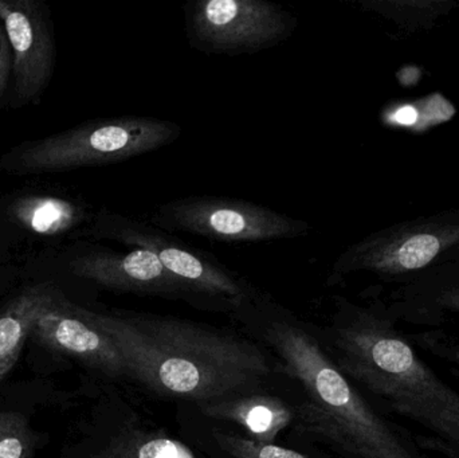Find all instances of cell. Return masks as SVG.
<instances>
[{
	"label": "cell",
	"instance_id": "cell-1",
	"mask_svg": "<svg viewBox=\"0 0 459 458\" xmlns=\"http://www.w3.org/2000/svg\"><path fill=\"white\" fill-rule=\"evenodd\" d=\"M86 312L117 350L126 374L158 393L215 400L251 386L270 371L255 347L191 323Z\"/></svg>",
	"mask_w": 459,
	"mask_h": 458
},
{
	"label": "cell",
	"instance_id": "cell-2",
	"mask_svg": "<svg viewBox=\"0 0 459 458\" xmlns=\"http://www.w3.org/2000/svg\"><path fill=\"white\" fill-rule=\"evenodd\" d=\"M337 330L342 367L391 411L430 435L437 451L459 458V392L439 378L399 330L387 304L345 307Z\"/></svg>",
	"mask_w": 459,
	"mask_h": 458
},
{
	"label": "cell",
	"instance_id": "cell-3",
	"mask_svg": "<svg viewBox=\"0 0 459 458\" xmlns=\"http://www.w3.org/2000/svg\"><path fill=\"white\" fill-rule=\"evenodd\" d=\"M288 370L301 382L321 429L355 458H423L326 357L316 339L288 323L267 330Z\"/></svg>",
	"mask_w": 459,
	"mask_h": 458
},
{
	"label": "cell",
	"instance_id": "cell-4",
	"mask_svg": "<svg viewBox=\"0 0 459 458\" xmlns=\"http://www.w3.org/2000/svg\"><path fill=\"white\" fill-rule=\"evenodd\" d=\"M180 134L178 124L150 116L101 118L29 143L2 164L16 174H39L121 163L172 144Z\"/></svg>",
	"mask_w": 459,
	"mask_h": 458
},
{
	"label": "cell",
	"instance_id": "cell-5",
	"mask_svg": "<svg viewBox=\"0 0 459 458\" xmlns=\"http://www.w3.org/2000/svg\"><path fill=\"white\" fill-rule=\"evenodd\" d=\"M459 249V209L388 226L348 246L336 277L368 274L395 287L444 263Z\"/></svg>",
	"mask_w": 459,
	"mask_h": 458
},
{
	"label": "cell",
	"instance_id": "cell-6",
	"mask_svg": "<svg viewBox=\"0 0 459 458\" xmlns=\"http://www.w3.org/2000/svg\"><path fill=\"white\" fill-rule=\"evenodd\" d=\"M150 223L169 231L204 237L226 244L294 239L307 236L305 220L267 209L243 199L191 195L158 207Z\"/></svg>",
	"mask_w": 459,
	"mask_h": 458
},
{
	"label": "cell",
	"instance_id": "cell-7",
	"mask_svg": "<svg viewBox=\"0 0 459 458\" xmlns=\"http://www.w3.org/2000/svg\"><path fill=\"white\" fill-rule=\"evenodd\" d=\"M185 21L190 45L220 56L274 48L299 26L293 13L267 0H194L185 5Z\"/></svg>",
	"mask_w": 459,
	"mask_h": 458
},
{
	"label": "cell",
	"instance_id": "cell-8",
	"mask_svg": "<svg viewBox=\"0 0 459 458\" xmlns=\"http://www.w3.org/2000/svg\"><path fill=\"white\" fill-rule=\"evenodd\" d=\"M99 234L129 249L153 253L161 265L188 290L212 298L243 301L246 284L214 257L183 242L174 233L126 215L107 212L100 217Z\"/></svg>",
	"mask_w": 459,
	"mask_h": 458
},
{
	"label": "cell",
	"instance_id": "cell-9",
	"mask_svg": "<svg viewBox=\"0 0 459 458\" xmlns=\"http://www.w3.org/2000/svg\"><path fill=\"white\" fill-rule=\"evenodd\" d=\"M0 21L13 51L19 104L37 102L50 81L56 46L45 4L35 0H0Z\"/></svg>",
	"mask_w": 459,
	"mask_h": 458
},
{
	"label": "cell",
	"instance_id": "cell-10",
	"mask_svg": "<svg viewBox=\"0 0 459 458\" xmlns=\"http://www.w3.org/2000/svg\"><path fill=\"white\" fill-rule=\"evenodd\" d=\"M30 336L48 351L74 358L109 376H128L117 350L91 322L86 309L61 295L38 316Z\"/></svg>",
	"mask_w": 459,
	"mask_h": 458
},
{
	"label": "cell",
	"instance_id": "cell-11",
	"mask_svg": "<svg viewBox=\"0 0 459 458\" xmlns=\"http://www.w3.org/2000/svg\"><path fill=\"white\" fill-rule=\"evenodd\" d=\"M70 268L75 276L109 289L160 295L188 292L153 253L144 249L93 250L72 261Z\"/></svg>",
	"mask_w": 459,
	"mask_h": 458
},
{
	"label": "cell",
	"instance_id": "cell-12",
	"mask_svg": "<svg viewBox=\"0 0 459 458\" xmlns=\"http://www.w3.org/2000/svg\"><path fill=\"white\" fill-rule=\"evenodd\" d=\"M398 322L439 325L459 319V260H446L395 287L387 303Z\"/></svg>",
	"mask_w": 459,
	"mask_h": 458
},
{
	"label": "cell",
	"instance_id": "cell-13",
	"mask_svg": "<svg viewBox=\"0 0 459 458\" xmlns=\"http://www.w3.org/2000/svg\"><path fill=\"white\" fill-rule=\"evenodd\" d=\"M50 285L29 288L0 312V384L13 370L35 320L58 298Z\"/></svg>",
	"mask_w": 459,
	"mask_h": 458
},
{
	"label": "cell",
	"instance_id": "cell-14",
	"mask_svg": "<svg viewBox=\"0 0 459 458\" xmlns=\"http://www.w3.org/2000/svg\"><path fill=\"white\" fill-rule=\"evenodd\" d=\"M358 4L406 32L430 31L459 10V0H360Z\"/></svg>",
	"mask_w": 459,
	"mask_h": 458
},
{
	"label": "cell",
	"instance_id": "cell-15",
	"mask_svg": "<svg viewBox=\"0 0 459 458\" xmlns=\"http://www.w3.org/2000/svg\"><path fill=\"white\" fill-rule=\"evenodd\" d=\"M37 437L27 419L15 411H0V458H34Z\"/></svg>",
	"mask_w": 459,
	"mask_h": 458
},
{
	"label": "cell",
	"instance_id": "cell-16",
	"mask_svg": "<svg viewBox=\"0 0 459 458\" xmlns=\"http://www.w3.org/2000/svg\"><path fill=\"white\" fill-rule=\"evenodd\" d=\"M418 341L430 350L437 357L444 358L459 368V341L439 333H423L418 335Z\"/></svg>",
	"mask_w": 459,
	"mask_h": 458
},
{
	"label": "cell",
	"instance_id": "cell-17",
	"mask_svg": "<svg viewBox=\"0 0 459 458\" xmlns=\"http://www.w3.org/2000/svg\"><path fill=\"white\" fill-rule=\"evenodd\" d=\"M246 425L255 435H264L274 425V411L266 405H255L246 416Z\"/></svg>",
	"mask_w": 459,
	"mask_h": 458
},
{
	"label": "cell",
	"instance_id": "cell-18",
	"mask_svg": "<svg viewBox=\"0 0 459 458\" xmlns=\"http://www.w3.org/2000/svg\"><path fill=\"white\" fill-rule=\"evenodd\" d=\"M11 73H13V51H11L7 32L0 21V99L7 89Z\"/></svg>",
	"mask_w": 459,
	"mask_h": 458
},
{
	"label": "cell",
	"instance_id": "cell-19",
	"mask_svg": "<svg viewBox=\"0 0 459 458\" xmlns=\"http://www.w3.org/2000/svg\"><path fill=\"white\" fill-rule=\"evenodd\" d=\"M137 458H180V451L172 441L155 440L143 445Z\"/></svg>",
	"mask_w": 459,
	"mask_h": 458
},
{
	"label": "cell",
	"instance_id": "cell-20",
	"mask_svg": "<svg viewBox=\"0 0 459 458\" xmlns=\"http://www.w3.org/2000/svg\"><path fill=\"white\" fill-rule=\"evenodd\" d=\"M255 458H307L304 454H297L290 449L281 448L275 445H264L256 449Z\"/></svg>",
	"mask_w": 459,
	"mask_h": 458
},
{
	"label": "cell",
	"instance_id": "cell-21",
	"mask_svg": "<svg viewBox=\"0 0 459 458\" xmlns=\"http://www.w3.org/2000/svg\"><path fill=\"white\" fill-rule=\"evenodd\" d=\"M447 260H459V249L455 250V252L453 253V255H450V257L447 258ZM445 261H446V260H445Z\"/></svg>",
	"mask_w": 459,
	"mask_h": 458
}]
</instances>
